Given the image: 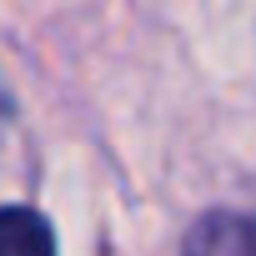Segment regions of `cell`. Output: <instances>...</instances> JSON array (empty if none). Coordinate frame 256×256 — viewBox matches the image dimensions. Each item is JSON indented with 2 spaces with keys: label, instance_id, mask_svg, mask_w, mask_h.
<instances>
[{
  "label": "cell",
  "instance_id": "cell-1",
  "mask_svg": "<svg viewBox=\"0 0 256 256\" xmlns=\"http://www.w3.org/2000/svg\"><path fill=\"white\" fill-rule=\"evenodd\" d=\"M56 251V231L26 211V206H6L0 211V256H46Z\"/></svg>",
  "mask_w": 256,
  "mask_h": 256
},
{
  "label": "cell",
  "instance_id": "cell-2",
  "mask_svg": "<svg viewBox=\"0 0 256 256\" xmlns=\"http://www.w3.org/2000/svg\"><path fill=\"white\" fill-rule=\"evenodd\" d=\"M186 246H206V251H221V246H256V221H231V216H216L206 226H196L186 236Z\"/></svg>",
  "mask_w": 256,
  "mask_h": 256
},
{
  "label": "cell",
  "instance_id": "cell-3",
  "mask_svg": "<svg viewBox=\"0 0 256 256\" xmlns=\"http://www.w3.org/2000/svg\"><path fill=\"white\" fill-rule=\"evenodd\" d=\"M0 110H6V90H0Z\"/></svg>",
  "mask_w": 256,
  "mask_h": 256
}]
</instances>
